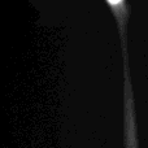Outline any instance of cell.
Listing matches in <instances>:
<instances>
[{"mask_svg": "<svg viewBox=\"0 0 148 148\" xmlns=\"http://www.w3.org/2000/svg\"><path fill=\"white\" fill-rule=\"evenodd\" d=\"M108 4L110 5V8L114 12L116 18L118 20L120 23V30H121V35L123 36V21L126 18V5H125V0H107Z\"/></svg>", "mask_w": 148, "mask_h": 148, "instance_id": "1", "label": "cell"}]
</instances>
